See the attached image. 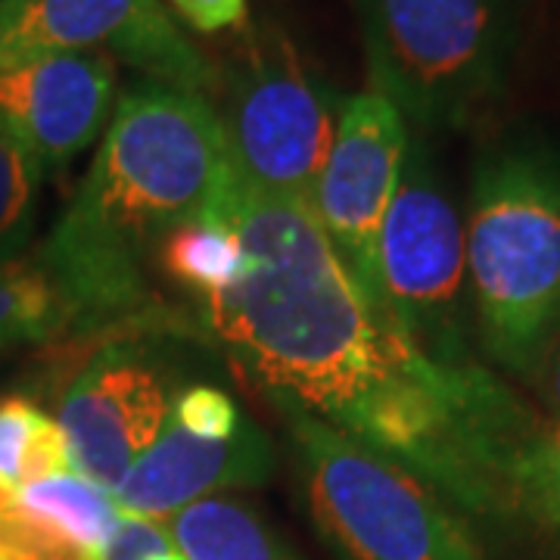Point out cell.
Masks as SVG:
<instances>
[{"instance_id":"obj_1","label":"cell","mask_w":560,"mask_h":560,"mask_svg":"<svg viewBox=\"0 0 560 560\" xmlns=\"http://www.w3.org/2000/svg\"><path fill=\"white\" fill-rule=\"evenodd\" d=\"M243 278L202 302L224 352L293 405L396 460L455 511L517 514V470L541 420L486 368L423 355L374 308L312 209L234 180Z\"/></svg>"},{"instance_id":"obj_2","label":"cell","mask_w":560,"mask_h":560,"mask_svg":"<svg viewBox=\"0 0 560 560\" xmlns=\"http://www.w3.org/2000/svg\"><path fill=\"white\" fill-rule=\"evenodd\" d=\"M234 180L212 103L162 81L131 84L88 178L35 253L72 302L81 334L143 318L147 256L175 228L221 209Z\"/></svg>"},{"instance_id":"obj_3","label":"cell","mask_w":560,"mask_h":560,"mask_svg":"<svg viewBox=\"0 0 560 560\" xmlns=\"http://www.w3.org/2000/svg\"><path fill=\"white\" fill-rule=\"evenodd\" d=\"M464 243L486 359L539 377L560 340V153L551 143L511 138L482 150Z\"/></svg>"},{"instance_id":"obj_4","label":"cell","mask_w":560,"mask_h":560,"mask_svg":"<svg viewBox=\"0 0 560 560\" xmlns=\"http://www.w3.org/2000/svg\"><path fill=\"white\" fill-rule=\"evenodd\" d=\"M371 91L420 131H460L501 101L521 0H352Z\"/></svg>"},{"instance_id":"obj_5","label":"cell","mask_w":560,"mask_h":560,"mask_svg":"<svg viewBox=\"0 0 560 560\" xmlns=\"http://www.w3.org/2000/svg\"><path fill=\"white\" fill-rule=\"evenodd\" d=\"M290 430L308 514L337 560H486L458 511L396 460L293 405Z\"/></svg>"},{"instance_id":"obj_6","label":"cell","mask_w":560,"mask_h":560,"mask_svg":"<svg viewBox=\"0 0 560 560\" xmlns=\"http://www.w3.org/2000/svg\"><path fill=\"white\" fill-rule=\"evenodd\" d=\"M219 121L243 187L312 202L337 138L340 103L278 28L249 32L215 81Z\"/></svg>"},{"instance_id":"obj_7","label":"cell","mask_w":560,"mask_h":560,"mask_svg":"<svg viewBox=\"0 0 560 560\" xmlns=\"http://www.w3.org/2000/svg\"><path fill=\"white\" fill-rule=\"evenodd\" d=\"M377 280L383 312L423 355L452 368L482 364L474 352L464 221L420 138L408 143L381 224Z\"/></svg>"},{"instance_id":"obj_8","label":"cell","mask_w":560,"mask_h":560,"mask_svg":"<svg viewBox=\"0 0 560 560\" xmlns=\"http://www.w3.org/2000/svg\"><path fill=\"white\" fill-rule=\"evenodd\" d=\"M69 50H103L150 81L202 97L219 81L160 0H0V72Z\"/></svg>"},{"instance_id":"obj_9","label":"cell","mask_w":560,"mask_h":560,"mask_svg":"<svg viewBox=\"0 0 560 560\" xmlns=\"http://www.w3.org/2000/svg\"><path fill=\"white\" fill-rule=\"evenodd\" d=\"M408 143V121L386 97L374 91L349 97L340 106L337 138L308 202L342 268L381 312L377 237L399 187Z\"/></svg>"},{"instance_id":"obj_10","label":"cell","mask_w":560,"mask_h":560,"mask_svg":"<svg viewBox=\"0 0 560 560\" xmlns=\"http://www.w3.org/2000/svg\"><path fill=\"white\" fill-rule=\"evenodd\" d=\"M178 393L160 352L128 337L103 342L60 401L75 474L113 492L172 420Z\"/></svg>"},{"instance_id":"obj_11","label":"cell","mask_w":560,"mask_h":560,"mask_svg":"<svg viewBox=\"0 0 560 560\" xmlns=\"http://www.w3.org/2000/svg\"><path fill=\"white\" fill-rule=\"evenodd\" d=\"M116 97V60L103 50L47 54L0 72V121L60 172L106 131Z\"/></svg>"},{"instance_id":"obj_12","label":"cell","mask_w":560,"mask_h":560,"mask_svg":"<svg viewBox=\"0 0 560 560\" xmlns=\"http://www.w3.org/2000/svg\"><path fill=\"white\" fill-rule=\"evenodd\" d=\"M275 445L253 420L231 440H202L175 420L113 489L121 514L162 523L228 489H259L275 474Z\"/></svg>"},{"instance_id":"obj_13","label":"cell","mask_w":560,"mask_h":560,"mask_svg":"<svg viewBox=\"0 0 560 560\" xmlns=\"http://www.w3.org/2000/svg\"><path fill=\"white\" fill-rule=\"evenodd\" d=\"M162 529L184 560H302L271 523L249 504L234 499H202L168 521Z\"/></svg>"},{"instance_id":"obj_14","label":"cell","mask_w":560,"mask_h":560,"mask_svg":"<svg viewBox=\"0 0 560 560\" xmlns=\"http://www.w3.org/2000/svg\"><path fill=\"white\" fill-rule=\"evenodd\" d=\"M231 197L215 212L175 228L156 249L165 278L190 290L200 302L228 293L243 278L246 259L241 231L231 212Z\"/></svg>"},{"instance_id":"obj_15","label":"cell","mask_w":560,"mask_h":560,"mask_svg":"<svg viewBox=\"0 0 560 560\" xmlns=\"http://www.w3.org/2000/svg\"><path fill=\"white\" fill-rule=\"evenodd\" d=\"M72 330H79V315L38 256L0 265V352L60 340Z\"/></svg>"},{"instance_id":"obj_16","label":"cell","mask_w":560,"mask_h":560,"mask_svg":"<svg viewBox=\"0 0 560 560\" xmlns=\"http://www.w3.org/2000/svg\"><path fill=\"white\" fill-rule=\"evenodd\" d=\"M20 504L101 555H106L121 523V511L113 492H106L103 486L75 470L22 486Z\"/></svg>"},{"instance_id":"obj_17","label":"cell","mask_w":560,"mask_h":560,"mask_svg":"<svg viewBox=\"0 0 560 560\" xmlns=\"http://www.w3.org/2000/svg\"><path fill=\"white\" fill-rule=\"evenodd\" d=\"M72 448L57 420L22 396L0 399V474L16 486L69 474Z\"/></svg>"},{"instance_id":"obj_18","label":"cell","mask_w":560,"mask_h":560,"mask_svg":"<svg viewBox=\"0 0 560 560\" xmlns=\"http://www.w3.org/2000/svg\"><path fill=\"white\" fill-rule=\"evenodd\" d=\"M44 175L38 156L0 121V265L28 256Z\"/></svg>"},{"instance_id":"obj_19","label":"cell","mask_w":560,"mask_h":560,"mask_svg":"<svg viewBox=\"0 0 560 560\" xmlns=\"http://www.w3.org/2000/svg\"><path fill=\"white\" fill-rule=\"evenodd\" d=\"M517 514L560 526V418L541 420L517 470Z\"/></svg>"},{"instance_id":"obj_20","label":"cell","mask_w":560,"mask_h":560,"mask_svg":"<svg viewBox=\"0 0 560 560\" xmlns=\"http://www.w3.org/2000/svg\"><path fill=\"white\" fill-rule=\"evenodd\" d=\"M0 560H106V555L20 504L0 517Z\"/></svg>"},{"instance_id":"obj_21","label":"cell","mask_w":560,"mask_h":560,"mask_svg":"<svg viewBox=\"0 0 560 560\" xmlns=\"http://www.w3.org/2000/svg\"><path fill=\"white\" fill-rule=\"evenodd\" d=\"M172 420L202 440H231L241 433L243 423L249 418L228 393L197 383V386L180 389L175 408H172Z\"/></svg>"},{"instance_id":"obj_22","label":"cell","mask_w":560,"mask_h":560,"mask_svg":"<svg viewBox=\"0 0 560 560\" xmlns=\"http://www.w3.org/2000/svg\"><path fill=\"white\" fill-rule=\"evenodd\" d=\"M106 560H184L162 523L121 514L119 529L106 548Z\"/></svg>"},{"instance_id":"obj_23","label":"cell","mask_w":560,"mask_h":560,"mask_svg":"<svg viewBox=\"0 0 560 560\" xmlns=\"http://www.w3.org/2000/svg\"><path fill=\"white\" fill-rule=\"evenodd\" d=\"M178 16L190 28H197L202 35H215L228 28H243L249 3L246 0H168Z\"/></svg>"},{"instance_id":"obj_24","label":"cell","mask_w":560,"mask_h":560,"mask_svg":"<svg viewBox=\"0 0 560 560\" xmlns=\"http://www.w3.org/2000/svg\"><path fill=\"white\" fill-rule=\"evenodd\" d=\"M539 377L545 381L551 408H555V415L560 418V340L555 342V349H551V355H548V361H545V368H541Z\"/></svg>"},{"instance_id":"obj_25","label":"cell","mask_w":560,"mask_h":560,"mask_svg":"<svg viewBox=\"0 0 560 560\" xmlns=\"http://www.w3.org/2000/svg\"><path fill=\"white\" fill-rule=\"evenodd\" d=\"M20 489L22 486H16V482L7 480V477L0 474V517L20 508Z\"/></svg>"}]
</instances>
